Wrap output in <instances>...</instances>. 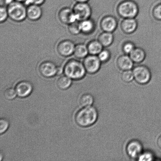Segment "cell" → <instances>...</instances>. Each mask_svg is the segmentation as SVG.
<instances>
[{"label":"cell","instance_id":"cell-1","mask_svg":"<svg viewBox=\"0 0 161 161\" xmlns=\"http://www.w3.org/2000/svg\"><path fill=\"white\" fill-rule=\"evenodd\" d=\"M98 118L97 109L92 106L83 107L75 115V121L78 125L82 127H88L94 124Z\"/></svg>","mask_w":161,"mask_h":161},{"label":"cell","instance_id":"cell-2","mask_svg":"<svg viewBox=\"0 0 161 161\" xmlns=\"http://www.w3.org/2000/svg\"><path fill=\"white\" fill-rule=\"evenodd\" d=\"M64 72L66 75L75 80L83 78L86 72L83 64L75 59L70 60L66 63Z\"/></svg>","mask_w":161,"mask_h":161},{"label":"cell","instance_id":"cell-3","mask_svg":"<svg viewBox=\"0 0 161 161\" xmlns=\"http://www.w3.org/2000/svg\"><path fill=\"white\" fill-rule=\"evenodd\" d=\"M138 4L133 0H124L118 4L117 12L124 19L135 18L139 13Z\"/></svg>","mask_w":161,"mask_h":161},{"label":"cell","instance_id":"cell-4","mask_svg":"<svg viewBox=\"0 0 161 161\" xmlns=\"http://www.w3.org/2000/svg\"><path fill=\"white\" fill-rule=\"evenodd\" d=\"M9 17L15 22H21L27 17V8L22 3L15 1L8 5Z\"/></svg>","mask_w":161,"mask_h":161},{"label":"cell","instance_id":"cell-5","mask_svg":"<svg viewBox=\"0 0 161 161\" xmlns=\"http://www.w3.org/2000/svg\"><path fill=\"white\" fill-rule=\"evenodd\" d=\"M134 79L140 84L144 85L149 83L151 78L150 70L144 65L136 66L132 70Z\"/></svg>","mask_w":161,"mask_h":161},{"label":"cell","instance_id":"cell-6","mask_svg":"<svg viewBox=\"0 0 161 161\" xmlns=\"http://www.w3.org/2000/svg\"><path fill=\"white\" fill-rule=\"evenodd\" d=\"M72 9L77 20L80 22L89 19L91 15V8L86 3H77Z\"/></svg>","mask_w":161,"mask_h":161},{"label":"cell","instance_id":"cell-7","mask_svg":"<svg viewBox=\"0 0 161 161\" xmlns=\"http://www.w3.org/2000/svg\"><path fill=\"white\" fill-rule=\"evenodd\" d=\"M102 63L96 55H90L85 58L83 64L86 72L94 74L100 69Z\"/></svg>","mask_w":161,"mask_h":161},{"label":"cell","instance_id":"cell-8","mask_svg":"<svg viewBox=\"0 0 161 161\" xmlns=\"http://www.w3.org/2000/svg\"><path fill=\"white\" fill-rule=\"evenodd\" d=\"M126 152L132 158H138L143 152L142 145L137 140H132L129 142L126 147Z\"/></svg>","mask_w":161,"mask_h":161},{"label":"cell","instance_id":"cell-9","mask_svg":"<svg viewBox=\"0 0 161 161\" xmlns=\"http://www.w3.org/2000/svg\"><path fill=\"white\" fill-rule=\"evenodd\" d=\"M58 67L54 63L46 61L40 64L39 70L42 76L45 78H50L57 74Z\"/></svg>","mask_w":161,"mask_h":161},{"label":"cell","instance_id":"cell-10","mask_svg":"<svg viewBox=\"0 0 161 161\" xmlns=\"http://www.w3.org/2000/svg\"><path fill=\"white\" fill-rule=\"evenodd\" d=\"M75 45L70 40H64L59 42L57 47L58 53L63 57H68L73 54Z\"/></svg>","mask_w":161,"mask_h":161},{"label":"cell","instance_id":"cell-11","mask_svg":"<svg viewBox=\"0 0 161 161\" xmlns=\"http://www.w3.org/2000/svg\"><path fill=\"white\" fill-rule=\"evenodd\" d=\"M58 18L60 21L65 25H69L76 21V18L73 9L69 8H64L59 11Z\"/></svg>","mask_w":161,"mask_h":161},{"label":"cell","instance_id":"cell-12","mask_svg":"<svg viewBox=\"0 0 161 161\" xmlns=\"http://www.w3.org/2000/svg\"><path fill=\"white\" fill-rule=\"evenodd\" d=\"M101 28L106 32H113L117 27L118 23L116 19L112 16H107L101 20Z\"/></svg>","mask_w":161,"mask_h":161},{"label":"cell","instance_id":"cell-13","mask_svg":"<svg viewBox=\"0 0 161 161\" xmlns=\"http://www.w3.org/2000/svg\"><path fill=\"white\" fill-rule=\"evenodd\" d=\"M33 90V86L31 82L27 80L19 82L15 86V91L17 95L20 97H25L31 94Z\"/></svg>","mask_w":161,"mask_h":161},{"label":"cell","instance_id":"cell-14","mask_svg":"<svg viewBox=\"0 0 161 161\" xmlns=\"http://www.w3.org/2000/svg\"><path fill=\"white\" fill-rule=\"evenodd\" d=\"M138 22L135 18L124 19L121 24V28L126 34H131L138 28Z\"/></svg>","mask_w":161,"mask_h":161},{"label":"cell","instance_id":"cell-15","mask_svg":"<svg viewBox=\"0 0 161 161\" xmlns=\"http://www.w3.org/2000/svg\"><path fill=\"white\" fill-rule=\"evenodd\" d=\"M134 63L130 56L125 55L119 56L116 60L118 68L123 71L131 70L133 68Z\"/></svg>","mask_w":161,"mask_h":161},{"label":"cell","instance_id":"cell-16","mask_svg":"<svg viewBox=\"0 0 161 161\" xmlns=\"http://www.w3.org/2000/svg\"><path fill=\"white\" fill-rule=\"evenodd\" d=\"M42 10L38 5L31 4L27 8V17L31 20H38L42 17Z\"/></svg>","mask_w":161,"mask_h":161},{"label":"cell","instance_id":"cell-17","mask_svg":"<svg viewBox=\"0 0 161 161\" xmlns=\"http://www.w3.org/2000/svg\"><path fill=\"white\" fill-rule=\"evenodd\" d=\"M129 55L134 63L136 64L142 62L146 58L145 50L140 47H136Z\"/></svg>","mask_w":161,"mask_h":161},{"label":"cell","instance_id":"cell-18","mask_svg":"<svg viewBox=\"0 0 161 161\" xmlns=\"http://www.w3.org/2000/svg\"><path fill=\"white\" fill-rule=\"evenodd\" d=\"M114 36L112 33L104 31L99 36L98 41L103 47L109 46L114 42Z\"/></svg>","mask_w":161,"mask_h":161},{"label":"cell","instance_id":"cell-19","mask_svg":"<svg viewBox=\"0 0 161 161\" xmlns=\"http://www.w3.org/2000/svg\"><path fill=\"white\" fill-rule=\"evenodd\" d=\"M87 46L90 55H97L103 50V47L98 40L92 41Z\"/></svg>","mask_w":161,"mask_h":161},{"label":"cell","instance_id":"cell-20","mask_svg":"<svg viewBox=\"0 0 161 161\" xmlns=\"http://www.w3.org/2000/svg\"><path fill=\"white\" fill-rule=\"evenodd\" d=\"M88 53L87 46L83 44H79L75 46L73 54L79 59L85 58L88 56Z\"/></svg>","mask_w":161,"mask_h":161},{"label":"cell","instance_id":"cell-21","mask_svg":"<svg viewBox=\"0 0 161 161\" xmlns=\"http://www.w3.org/2000/svg\"><path fill=\"white\" fill-rule=\"evenodd\" d=\"M81 32L88 34L92 31L94 28V23L89 19L80 22Z\"/></svg>","mask_w":161,"mask_h":161},{"label":"cell","instance_id":"cell-22","mask_svg":"<svg viewBox=\"0 0 161 161\" xmlns=\"http://www.w3.org/2000/svg\"><path fill=\"white\" fill-rule=\"evenodd\" d=\"M71 79L67 75H64L58 79L57 84L60 89L65 90L68 88L71 84Z\"/></svg>","mask_w":161,"mask_h":161},{"label":"cell","instance_id":"cell-23","mask_svg":"<svg viewBox=\"0 0 161 161\" xmlns=\"http://www.w3.org/2000/svg\"><path fill=\"white\" fill-rule=\"evenodd\" d=\"M94 102V99L91 94L86 93L83 95L80 99V103L81 106H91Z\"/></svg>","mask_w":161,"mask_h":161},{"label":"cell","instance_id":"cell-24","mask_svg":"<svg viewBox=\"0 0 161 161\" xmlns=\"http://www.w3.org/2000/svg\"><path fill=\"white\" fill-rule=\"evenodd\" d=\"M68 30L69 32L73 35H77L81 32L80 22L76 20L69 25Z\"/></svg>","mask_w":161,"mask_h":161},{"label":"cell","instance_id":"cell-25","mask_svg":"<svg viewBox=\"0 0 161 161\" xmlns=\"http://www.w3.org/2000/svg\"><path fill=\"white\" fill-rule=\"evenodd\" d=\"M121 79L125 83H130L134 79L132 70H127L124 71L121 75Z\"/></svg>","mask_w":161,"mask_h":161},{"label":"cell","instance_id":"cell-26","mask_svg":"<svg viewBox=\"0 0 161 161\" xmlns=\"http://www.w3.org/2000/svg\"><path fill=\"white\" fill-rule=\"evenodd\" d=\"M97 57L101 62L106 63L110 59V52L107 50H103L97 55Z\"/></svg>","mask_w":161,"mask_h":161},{"label":"cell","instance_id":"cell-27","mask_svg":"<svg viewBox=\"0 0 161 161\" xmlns=\"http://www.w3.org/2000/svg\"><path fill=\"white\" fill-rule=\"evenodd\" d=\"M138 160L141 161H151L154 160V156L152 153L149 151L142 152L138 157Z\"/></svg>","mask_w":161,"mask_h":161},{"label":"cell","instance_id":"cell-28","mask_svg":"<svg viewBox=\"0 0 161 161\" xmlns=\"http://www.w3.org/2000/svg\"><path fill=\"white\" fill-rule=\"evenodd\" d=\"M17 93L15 89L12 88H7L4 91V96L5 98L8 100H12V99L15 98L16 96Z\"/></svg>","mask_w":161,"mask_h":161},{"label":"cell","instance_id":"cell-29","mask_svg":"<svg viewBox=\"0 0 161 161\" xmlns=\"http://www.w3.org/2000/svg\"><path fill=\"white\" fill-rule=\"evenodd\" d=\"M136 48L135 45L131 42H125L123 46V51L126 54H130Z\"/></svg>","mask_w":161,"mask_h":161},{"label":"cell","instance_id":"cell-30","mask_svg":"<svg viewBox=\"0 0 161 161\" xmlns=\"http://www.w3.org/2000/svg\"><path fill=\"white\" fill-rule=\"evenodd\" d=\"M153 16L155 19L161 20V3L154 8L152 11Z\"/></svg>","mask_w":161,"mask_h":161},{"label":"cell","instance_id":"cell-31","mask_svg":"<svg viewBox=\"0 0 161 161\" xmlns=\"http://www.w3.org/2000/svg\"><path fill=\"white\" fill-rule=\"evenodd\" d=\"M9 17L7 8L2 6L0 8V21L1 23L4 22Z\"/></svg>","mask_w":161,"mask_h":161},{"label":"cell","instance_id":"cell-32","mask_svg":"<svg viewBox=\"0 0 161 161\" xmlns=\"http://www.w3.org/2000/svg\"><path fill=\"white\" fill-rule=\"evenodd\" d=\"M9 123L7 119L1 118L0 120V133H4L9 127Z\"/></svg>","mask_w":161,"mask_h":161},{"label":"cell","instance_id":"cell-33","mask_svg":"<svg viewBox=\"0 0 161 161\" xmlns=\"http://www.w3.org/2000/svg\"><path fill=\"white\" fill-rule=\"evenodd\" d=\"M46 0H27L26 2V4L29 5L31 4H34L40 5L43 4Z\"/></svg>","mask_w":161,"mask_h":161},{"label":"cell","instance_id":"cell-34","mask_svg":"<svg viewBox=\"0 0 161 161\" xmlns=\"http://www.w3.org/2000/svg\"><path fill=\"white\" fill-rule=\"evenodd\" d=\"M157 144L158 147L161 149V135L158 138Z\"/></svg>","mask_w":161,"mask_h":161},{"label":"cell","instance_id":"cell-35","mask_svg":"<svg viewBox=\"0 0 161 161\" xmlns=\"http://www.w3.org/2000/svg\"><path fill=\"white\" fill-rule=\"evenodd\" d=\"M14 1V0H4V2L6 4L9 5Z\"/></svg>","mask_w":161,"mask_h":161},{"label":"cell","instance_id":"cell-36","mask_svg":"<svg viewBox=\"0 0 161 161\" xmlns=\"http://www.w3.org/2000/svg\"><path fill=\"white\" fill-rule=\"evenodd\" d=\"M89 0H75L78 3H87Z\"/></svg>","mask_w":161,"mask_h":161},{"label":"cell","instance_id":"cell-37","mask_svg":"<svg viewBox=\"0 0 161 161\" xmlns=\"http://www.w3.org/2000/svg\"><path fill=\"white\" fill-rule=\"evenodd\" d=\"M16 1L19 2L20 3H23V2H26L27 1V0H14Z\"/></svg>","mask_w":161,"mask_h":161}]
</instances>
